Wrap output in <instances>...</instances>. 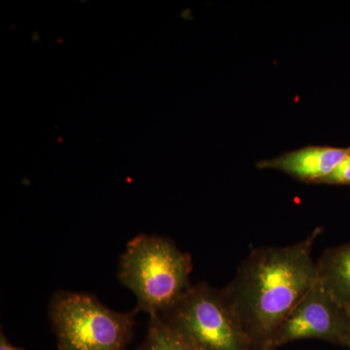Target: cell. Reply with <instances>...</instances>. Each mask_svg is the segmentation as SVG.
Wrapping results in <instances>:
<instances>
[{
  "label": "cell",
  "instance_id": "1",
  "mask_svg": "<svg viewBox=\"0 0 350 350\" xmlns=\"http://www.w3.org/2000/svg\"><path fill=\"white\" fill-rule=\"evenodd\" d=\"M322 229L286 246H261L251 251L223 289L255 350H273L278 329L319 280L313 245Z\"/></svg>",
  "mask_w": 350,
  "mask_h": 350
},
{
  "label": "cell",
  "instance_id": "2",
  "mask_svg": "<svg viewBox=\"0 0 350 350\" xmlns=\"http://www.w3.org/2000/svg\"><path fill=\"white\" fill-rule=\"evenodd\" d=\"M192 259L174 241L140 234L131 239L120 259L119 280L130 289L137 305L135 312L160 315L175 305L189 289Z\"/></svg>",
  "mask_w": 350,
  "mask_h": 350
},
{
  "label": "cell",
  "instance_id": "3",
  "mask_svg": "<svg viewBox=\"0 0 350 350\" xmlns=\"http://www.w3.org/2000/svg\"><path fill=\"white\" fill-rule=\"evenodd\" d=\"M49 313L57 350H130L135 312H115L90 294L59 291Z\"/></svg>",
  "mask_w": 350,
  "mask_h": 350
},
{
  "label": "cell",
  "instance_id": "4",
  "mask_svg": "<svg viewBox=\"0 0 350 350\" xmlns=\"http://www.w3.org/2000/svg\"><path fill=\"white\" fill-rule=\"evenodd\" d=\"M158 317L197 350H255L223 290L206 282Z\"/></svg>",
  "mask_w": 350,
  "mask_h": 350
},
{
  "label": "cell",
  "instance_id": "5",
  "mask_svg": "<svg viewBox=\"0 0 350 350\" xmlns=\"http://www.w3.org/2000/svg\"><path fill=\"white\" fill-rule=\"evenodd\" d=\"M301 340H319L344 347L350 342V315L319 280L288 315L271 347L278 350Z\"/></svg>",
  "mask_w": 350,
  "mask_h": 350
},
{
  "label": "cell",
  "instance_id": "6",
  "mask_svg": "<svg viewBox=\"0 0 350 350\" xmlns=\"http://www.w3.org/2000/svg\"><path fill=\"white\" fill-rule=\"evenodd\" d=\"M349 148L308 146L282 154L278 158L257 163L260 170H276L297 180L308 184H322L342 162Z\"/></svg>",
  "mask_w": 350,
  "mask_h": 350
},
{
  "label": "cell",
  "instance_id": "7",
  "mask_svg": "<svg viewBox=\"0 0 350 350\" xmlns=\"http://www.w3.org/2000/svg\"><path fill=\"white\" fill-rule=\"evenodd\" d=\"M317 262L319 282L350 315V243L328 248Z\"/></svg>",
  "mask_w": 350,
  "mask_h": 350
},
{
  "label": "cell",
  "instance_id": "8",
  "mask_svg": "<svg viewBox=\"0 0 350 350\" xmlns=\"http://www.w3.org/2000/svg\"><path fill=\"white\" fill-rule=\"evenodd\" d=\"M135 350H197L185 338L165 325L158 315L149 319L146 337Z\"/></svg>",
  "mask_w": 350,
  "mask_h": 350
},
{
  "label": "cell",
  "instance_id": "9",
  "mask_svg": "<svg viewBox=\"0 0 350 350\" xmlns=\"http://www.w3.org/2000/svg\"><path fill=\"white\" fill-rule=\"evenodd\" d=\"M322 184L350 186V147L342 162L338 163Z\"/></svg>",
  "mask_w": 350,
  "mask_h": 350
},
{
  "label": "cell",
  "instance_id": "10",
  "mask_svg": "<svg viewBox=\"0 0 350 350\" xmlns=\"http://www.w3.org/2000/svg\"><path fill=\"white\" fill-rule=\"evenodd\" d=\"M0 350H25L21 349V347H15V345H11L9 340H7L5 334L1 332L0 334Z\"/></svg>",
  "mask_w": 350,
  "mask_h": 350
},
{
  "label": "cell",
  "instance_id": "11",
  "mask_svg": "<svg viewBox=\"0 0 350 350\" xmlns=\"http://www.w3.org/2000/svg\"><path fill=\"white\" fill-rule=\"evenodd\" d=\"M347 349H349L350 350V342H349V347H347Z\"/></svg>",
  "mask_w": 350,
  "mask_h": 350
}]
</instances>
